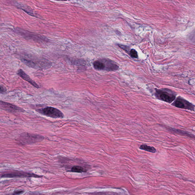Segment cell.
<instances>
[{"instance_id": "obj_11", "label": "cell", "mask_w": 195, "mask_h": 195, "mask_svg": "<svg viewBox=\"0 0 195 195\" xmlns=\"http://www.w3.org/2000/svg\"><path fill=\"white\" fill-rule=\"evenodd\" d=\"M21 61L24 63L25 65L30 68H33L36 69L38 68V66L34 62L28 59L25 58H21Z\"/></svg>"}, {"instance_id": "obj_4", "label": "cell", "mask_w": 195, "mask_h": 195, "mask_svg": "<svg viewBox=\"0 0 195 195\" xmlns=\"http://www.w3.org/2000/svg\"><path fill=\"white\" fill-rule=\"evenodd\" d=\"M172 105L178 108L195 111V106L181 96L177 97Z\"/></svg>"}, {"instance_id": "obj_9", "label": "cell", "mask_w": 195, "mask_h": 195, "mask_svg": "<svg viewBox=\"0 0 195 195\" xmlns=\"http://www.w3.org/2000/svg\"><path fill=\"white\" fill-rule=\"evenodd\" d=\"M17 74L18 75L21 77V78L26 80L27 82H28L29 83H30L33 86L36 87L37 89H39V86L36 82L33 80L30 77V76L26 74V72H24L22 69H20L18 70L17 72Z\"/></svg>"}, {"instance_id": "obj_7", "label": "cell", "mask_w": 195, "mask_h": 195, "mask_svg": "<svg viewBox=\"0 0 195 195\" xmlns=\"http://www.w3.org/2000/svg\"><path fill=\"white\" fill-rule=\"evenodd\" d=\"M2 178H17V177H35L41 178V176L33 174L23 172H15L11 173L3 174L1 176Z\"/></svg>"}, {"instance_id": "obj_18", "label": "cell", "mask_w": 195, "mask_h": 195, "mask_svg": "<svg viewBox=\"0 0 195 195\" xmlns=\"http://www.w3.org/2000/svg\"><path fill=\"white\" fill-rule=\"evenodd\" d=\"M23 192V191L22 190H17V191H15L13 192V195H18V194H21Z\"/></svg>"}, {"instance_id": "obj_3", "label": "cell", "mask_w": 195, "mask_h": 195, "mask_svg": "<svg viewBox=\"0 0 195 195\" xmlns=\"http://www.w3.org/2000/svg\"><path fill=\"white\" fill-rule=\"evenodd\" d=\"M39 111L45 116L53 118H63L64 117V114L60 110L52 107H47Z\"/></svg>"}, {"instance_id": "obj_10", "label": "cell", "mask_w": 195, "mask_h": 195, "mask_svg": "<svg viewBox=\"0 0 195 195\" xmlns=\"http://www.w3.org/2000/svg\"><path fill=\"white\" fill-rule=\"evenodd\" d=\"M169 130L171 132H173L175 133H177V134H180V135H182V136H186L190 137V138H194V135H193L192 134H190L188 132H186V131H184L172 128H170Z\"/></svg>"}, {"instance_id": "obj_12", "label": "cell", "mask_w": 195, "mask_h": 195, "mask_svg": "<svg viewBox=\"0 0 195 195\" xmlns=\"http://www.w3.org/2000/svg\"><path fill=\"white\" fill-rule=\"evenodd\" d=\"M93 67L97 70H104V65L101 60L95 61L93 63Z\"/></svg>"}, {"instance_id": "obj_1", "label": "cell", "mask_w": 195, "mask_h": 195, "mask_svg": "<svg viewBox=\"0 0 195 195\" xmlns=\"http://www.w3.org/2000/svg\"><path fill=\"white\" fill-rule=\"evenodd\" d=\"M155 95L158 100L170 103L176 99L177 94L169 89H155Z\"/></svg>"}, {"instance_id": "obj_13", "label": "cell", "mask_w": 195, "mask_h": 195, "mask_svg": "<svg viewBox=\"0 0 195 195\" xmlns=\"http://www.w3.org/2000/svg\"><path fill=\"white\" fill-rule=\"evenodd\" d=\"M140 149L141 150H144L151 153H155L156 152V150L154 147L149 146L146 145H142L140 147Z\"/></svg>"}, {"instance_id": "obj_2", "label": "cell", "mask_w": 195, "mask_h": 195, "mask_svg": "<svg viewBox=\"0 0 195 195\" xmlns=\"http://www.w3.org/2000/svg\"><path fill=\"white\" fill-rule=\"evenodd\" d=\"M44 137L41 135L29 133H23L21 134L18 141L23 145H31L44 140Z\"/></svg>"}, {"instance_id": "obj_5", "label": "cell", "mask_w": 195, "mask_h": 195, "mask_svg": "<svg viewBox=\"0 0 195 195\" xmlns=\"http://www.w3.org/2000/svg\"><path fill=\"white\" fill-rule=\"evenodd\" d=\"M16 33L24 37L25 39H30L36 41H45V39L41 36L35 34L32 32L24 30L20 28H17L15 29Z\"/></svg>"}, {"instance_id": "obj_14", "label": "cell", "mask_w": 195, "mask_h": 195, "mask_svg": "<svg viewBox=\"0 0 195 195\" xmlns=\"http://www.w3.org/2000/svg\"><path fill=\"white\" fill-rule=\"evenodd\" d=\"M71 171L73 172L83 173L86 172H87V170L82 166H74L72 168Z\"/></svg>"}, {"instance_id": "obj_16", "label": "cell", "mask_w": 195, "mask_h": 195, "mask_svg": "<svg viewBox=\"0 0 195 195\" xmlns=\"http://www.w3.org/2000/svg\"><path fill=\"white\" fill-rule=\"evenodd\" d=\"M129 54L130 55L131 57L133 58H138V53L135 49H132L130 50V51H129Z\"/></svg>"}, {"instance_id": "obj_6", "label": "cell", "mask_w": 195, "mask_h": 195, "mask_svg": "<svg viewBox=\"0 0 195 195\" xmlns=\"http://www.w3.org/2000/svg\"><path fill=\"white\" fill-rule=\"evenodd\" d=\"M0 109L12 113L24 112V110L22 108L2 101H0Z\"/></svg>"}, {"instance_id": "obj_15", "label": "cell", "mask_w": 195, "mask_h": 195, "mask_svg": "<svg viewBox=\"0 0 195 195\" xmlns=\"http://www.w3.org/2000/svg\"><path fill=\"white\" fill-rule=\"evenodd\" d=\"M18 7L19 8L21 9V10H23L24 12H25L26 13H27V14H29V15L32 16H34V17H36V16H35L34 13H33V12L30 11V10H29V9H27V8L24 7V6H21H21H19Z\"/></svg>"}, {"instance_id": "obj_8", "label": "cell", "mask_w": 195, "mask_h": 195, "mask_svg": "<svg viewBox=\"0 0 195 195\" xmlns=\"http://www.w3.org/2000/svg\"><path fill=\"white\" fill-rule=\"evenodd\" d=\"M101 60L104 64L105 71H117L119 69L118 66L113 61L106 58Z\"/></svg>"}, {"instance_id": "obj_19", "label": "cell", "mask_w": 195, "mask_h": 195, "mask_svg": "<svg viewBox=\"0 0 195 195\" xmlns=\"http://www.w3.org/2000/svg\"><path fill=\"white\" fill-rule=\"evenodd\" d=\"M6 89L4 87L0 85V93H3L6 92Z\"/></svg>"}, {"instance_id": "obj_17", "label": "cell", "mask_w": 195, "mask_h": 195, "mask_svg": "<svg viewBox=\"0 0 195 195\" xmlns=\"http://www.w3.org/2000/svg\"><path fill=\"white\" fill-rule=\"evenodd\" d=\"M119 46L120 47H121V48L123 49V50H125L126 51H128V47H127V46H124V45H119Z\"/></svg>"}]
</instances>
